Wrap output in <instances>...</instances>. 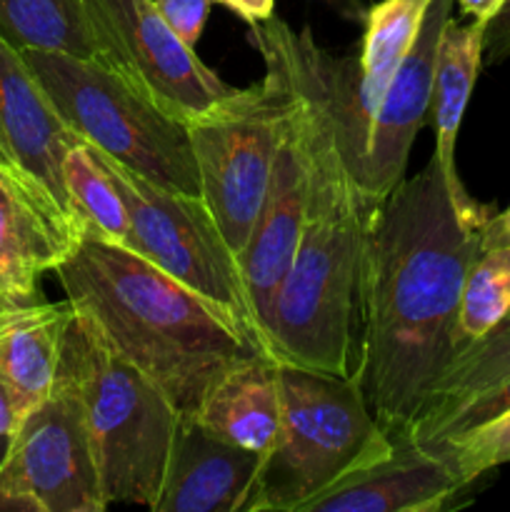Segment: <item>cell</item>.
I'll list each match as a JSON object with an SVG mask.
<instances>
[{
	"mask_svg": "<svg viewBox=\"0 0 510 512\" xmlns=\"http://www.w3.org/2000/svg\"><path fill=\"white\" fill-rule=\"evenodd\" d=\"M490 215L458 210L430 158L415 178L400 180L370 218L353 378L390 438L410 435L458 355L460 295L483 250Z\"/></svg>",
	"mask_w": 510,
	"mask_h": 512,
	"instance_id": "obj_1",
	"label": "cell"
},
{
	"mask_svg": "<svg viewBox=\"0 0 510 512\" xmlns=\"http://www.w3.org/2000/svg\"><path fill=\"white\" fill-rule=\"evenodd\" d=\"M260 25L300 95L310 158L303 233L270 305L265 353L283 365L353 375L360 265L378 203L360 188L363 153L340 113L343 58L320 48L308 28L295 33L275 15Z\"/></svg>",
	"mask_w": 510,
	"mask_h": 512,
	"instance_id": "obj_2",
	"label": "cell"
},
{
	"mask_svg": "<svg viewBox=\"0 0 510 512\" xmlns=\"http://www.w3.org/2000/svg\"><path fill=\"white\" fill-rule=\"evenodd\" d=\"M55 275L68 303L183 415L220 375L263 353L235 315L123 245L83 235Z\"/></svg>",
	"mask_w": 510,
	"mask_h": 512,
	"instance_id": "obj_3",
	"label": "cell"
},
{
	"mask_svg": "<svg viewBox=\"0 0 510 512\" xmlns=\"http://www.w3.org/2000/svg\"><path fill=\"white\" fill-rule=\"evenodd\" d=\"M58 375L78 395L108 505L153 510L183 413L75 308L65 325Z\"/></svg>",
	"mask_w": 510,
	"mask_h": 512,
	"instance_id": "obj_4",
	"label": "cell"
},
{
	"mask_svg": "<svg viewBox=\"0 0 510 512\" xmlns=\"http://www.w3.org/2000/svg\"><path fill=\"white\" fill-rule=\"evenodd\" d=\"M278 438L263 455L243 512H303L340 480L393 450L353 375L280 363Z\"/></svg>",
	"mask_w": 510,
	"mask_h": 512,
	"instance_id": "obj_5",
	"label": "cell"
},
{
	"mask_svg": "<svg viewBox=\"0 0 510 512\" xmlns=\"http://www.w3.org/2000/svg\"><path fill=\"white\" fill-rule=\"evenodd\" d=\"M250 38L263 55V78L188 123L200 198L235 255L248 243L298 105V90L273 38L260 23L250 25Z\"/></svg>",
	"mask_w": 510,
	"mask_h": 512,
	"instance_id": "obj_6",
	"label": "cell"
},
{
	"mask_svg": "<svg viewBox=\"0 0 510 512\" xmlns=\"http://www.w3.org/2000/svg\"><path fill=\"white\" fill-rule=\"evenodd\" d=\"M70 130L160 188L200 195L188 125L160 110L98 58L20 50Z\"/></svg>",
	"mask_w": 510,
	"mask_h": 512,
	"instance_id": "obj_7",
	"label": "cell"
},
{
	"mask_svg": "<svg viewBox=\"0 0 510 512\" xmlns=\"http://www.w3.org/2000/svg\"><path fill=\"white\" fill-rule=\"evenodd\" d=\"M88 148L110 175L128 210L133 230L130 250L235 315L260 343L258 320L240 275L238 255L225 243L205 200L200 195L160 188L103 150L90 143Z\"/></svg>",
	"mask_w": 510,
	"mask_h": 512,
	"instance_id": "obj_8",
	"label": "cell"
},
{
	"mask_svg": "<svg viewBox=\"0 0 510 512\" xmlns=\"http://www.w3.org/2000/svg\"><path fill=\"white\" fill-rule=\"evenodd\" d=\"M78 395L55 375L50 393L20 418L0 465V512L108 510Z\"/></svg>",
	"mask_w": 510,
	"mask_h": 512,
	"instance_id": "obj_9",
	"label": "cell"
},
{
	"mask_svg": "<svg viewBox=\"0 0 510 512\" xmlns=\"http://www.w3.org/2000/svg\"><path fill=\"white\" fill-rule=\"evenodd\" d=\"M95 58L173 118H200L238 88L163 20L155 0H85Z\"/></svg>",
	"mask_w": 510,
	"mask_h": 512,
	"instance_id": "obj_10",
	"label": "cell"
},
{
	"mask_svg": "<svg viewBox=\"0 0 510 512\" xmlns=\"http://www.w3.org/2000/svg\"><path fill=\"white\" fill-rule=\"evenodd\" d=\"M75 143L78 135L53 108L20 50L0 38V145L18 183L78 243L80 233L70 213L63 178L65 153Z\"/></svg>",
	"mask_w": 510,
	"mask_h": 512,
	"instance_id": "obj_11",
	"label": "cell"
},
{
	"mask_svg": "<svg viewBox=\"0 0 510 512\" xmlns=\"http://www.w3.org/2000/svg\"><path fill=\"white\" fill-rule=\"evenodd\" d=\"M455 0H433L413 48L395 70L368 130L360 188L373 203H383L405 178L410 148L430 115L435 60L440 35L453 15Z\"/></svg>",
	"mask_w": 510,
	"mask_h": 512,
	"instance_id": "obj_12",
	"label": "cell"
},
{
	"mask_svg": "<svg viewBox=\"0 0 510 512\" xmlns=\"http://www.w3.org/2000/svg\"><path fill=\"white\" fill-rule=\"evenodd\" d=\"M310 158L305 145L303 123H300V95L293 120L288 125L278 155H275L273 175L265 193L260 213L255 218L250 238L243 253L238 255L240 275L258 320L260 343L265 350V325H268L270 305L280 283L293 265L303 233L305 205H308Z\"/></svg>",
	"mask_w": 510,
	"mask_h": 512,
	"instance_id": "obj_13",
	"label": "cell"
},
{
	"mask_svg": "<svg viewBox=\"0 0 510 512\" xmlns=\"http://www.w3.org/2000/svg\"><path fill=\"white\" fill-rule=\"evenodd\" d=\"M393 440V450L383 460L340 480L310 500L303 512H438L470 490L410 435Z\"/></svg>",
	"mask_w": 510,
	"mask_h": 512,
	"instance_id": "obj_14",
	"label": "cell"
},
{
	"mask_svg": "<svg viewBox=\"0 0 510 512\" xmlns=\"http://www.w3.org/2000/svg\"><path fill=\"white\" fill-rule=\"evenodd\" d=\"M263 455L208 433L180 415L153 512H243Z\"/></svg>",
	"mask_w": 510,
	"mask_h": 512,
	"instance_id": "obj_15",
	"label": "cell"
},
{
	"mask_svg": "<svg viewBox=\"0 0 510 512\" xmlns=\"http://www.w3.org/2000/svg\"><path fill=\"white\" fill-rule=\"evenodd\" d=\"M483 38L485 23H480V20L463 23V20H455L450 15L443 35H440L433 98H430V118H433L435 130L433 158L443 173L445 183H448L453 203L465 215H475V218H483L495 210L490 205L478 203L460 180L458 165H455V143H458L465 108H468L480 65H483Z\"/></svg>",
	"mask_w": 510,
	"mask_h": 512,
	"instance_id": "obj_16",
	"label": "cell"
},
{
	"mask_svg": "<svg viewBox=\"0 0 510 512\" xmlns=\"http://www.w3.org/2000/svg\"><path fill=\"white\" fill-rule=\"evenodd\" d=\"M190 415L208 433L265 455L278 438L283 418L280 363L265 353L240 360L210 385Z\"/></svg>",
	"mask_w": 510,
	"mask_h": 512,
	"instance_id": "obj_17",
	"label": "cell"
},
{
	"mask_svg": "<svg viewBox=\"0 0 510 512\" xmlns=\"http://www.w3.org/2000/svg\"><path fill=\"white\" fill-rule=\"evenodd\" d=\"M73 245L23 185L0 170V300H43L40 278L55 273Z\"/></svg>",
	"mask_w": 510,
	"mask_h": 512,
	"instance_id": "obj_18",
	"label": "cell"
},
{
	"mask_svg": "<svg viewBox=\"0 0 510 512\" xmlns=\"http://www.w3.org/2000/svg\"><path fill=\"white\" fill-rule=\"evenodd\" d=\"M433 0H378L363 15V45L358 70L345 103V123L365 158L368 130L395 70L413 48ZM363 175V173H360Z\"/></svg>",
	"mask_w": 510,
	"mask_h": 512,
	"instance_id": "obj_19",
	"label": "cell"
},
{
	"mask_svg": "<svg viewBox=\"0 0 510 512\" xmlns=\"http://www.w3.org/2000/svg\"><path fill=\"white\" fill-rule=\"evenodd\" d=\"M70 315L73 305L68 298L63 303L0 300V373L13 385L23 413L53 388Z\"/></svg>",
	"mask_w": 510,
	"mask_h": 512,
	"instance_id": "obj_20",
	"label": "cell"
},
{
	"mask_svg": "<svg viewBox=\"0 0 510 512\" xmlns=\"http://www.w3.org/2000/svg\"><path fill=\"white\" fill-rule=\"evenodd\" d=\"M0 38L15 50L95 58L85 0H0Z\"/></svg>",
	"mask_w": 510,
	"mask_h": 512,
	"instance_id": "obj_21",
	"label": "cell"
},
{
	"mask_svg": "<svg viewBox=\"0 0 510 512\" xmlns=\"http://www.w3.org/2000/svg\"><path fill=\"white\" fill-rule=\"evenodd\" d=\"M63 178L80 238L90 235L130 248L133 230H130L128 210L115 183L85 140L78 138V143L65 153Z\"/></svg>",
	"mask_w": 510,
	"mask_h": 512,
	"instance_id": "obj_22",
	"label": "cell"
},
{
	"mask_svg": "<svg viewBox=\"0 0 510 512\" xmlns=\"http://www.w3.org/2000/svg\"><path fill=\"white\" fill-rule=\"evenodd\" d=\"M510 373V313L498 325L488 330L483 338L473 340L465 348L458 350L453 363L443 373V378L435 385L428 405L418 420L433 418L445 413L455 405L465 403L473 395L483 393L485 388L495 385ZM415 420V423H418ZM413 423V425H415Z\"/></svg>",
	"mask_w": 510,
	"mask_h": 512,
	"instance_id": "obj_23",
	"label": "cell"
},
{
	"mask_svg": "<svg viewBox=\"0 0 510 512\" xmlns=\"http://www.w3.org/2000/svg\"><path fill=\"white\" fill-rule=\"evenodd\" d=\"M510 313V248H483L470 265L458 310V340L465 348Z\"/></svg>",
	"mask_w": 510,
	"mask_h": 512,
	"instance_id": "obj_24",
	"label": "cell"
},
{
	"mask_svg": "<svg viewBox=\"0 0 510 512\" xmlns=\"http://www.w3.org/2000/svg\"><path fill=\"white\" fill-rule=\"evenodd\" d=\"M423 448L438 455L465 488H473L475 480L483 478L485 473H493L500 465L510 463V410L473 433L438 440Z\"/></svg>",
	"mask_w": 510,
	"mask_h": 512,
	"instance_id": "obj_25",
	"label": "cell"
},
{
	"mask_svg": "<svg viewBox=\"0 0 510 512\" xmlns=\"http://www.w3.org/2000/svg\"><path fill=\"white\" fill-rule=\"evenodd\" d=\"M510 410V373L495 385L485 388L483 393L473 395L465 403L455 405V408L445 410V413L433 415V418L418 420L410 428V438L420 445L438 443V440L460 438L465 433L483 428V425L493 423L500 415Z\"/></svg>",
	"mask_w": 510,
	"mask_h": 512,
	"instance_id": "obj_26",
	"label": "cell"
},
{
	"mask_svg": "<svg viewBox=\"0 0 510 512\" xmlns=\"http://www.w3.org/2000/svg\"><path fill=\"white\" fill-rule=\"evenodd\" d=\"M210 5L213 0H155V8L163 15L165 23L193 48L208 23Z\"/></svg>",
	"mask_w": 510,
	"mask_h": 512,
	"instance_id": "obj_27",
	"label": "cell"
},
{
	"mask_svg": "<svg viewBox=\"0 0 510 512\" xmlns=\"http://www.w3.org/2000/svg\"><path fill=\"white\" fill-rule=\"evenodd\" d=\"M483 60L490 65L510 60V0H505L498 15L485 25Z\"/></svg>",
	"mask_w": 510,
	"mask_h": 512,
	"instance_id": "obj_28",
	"label": "cell"
},
{
	"mask_svg": "<svg viewBox=\"0 0 510 512\" xmlns=\"http://www.w3.org/2000/svg\"><path fill=\"white\" fill-rule=\"evenodd\" d=\"M23 415V405H20L13 385L0 373V435H13Z\"/></svg>",
	"mask_w": 510,
	"mask_h": 512,
	"instance_id": "obj_29",
	"label": "cell"
},
{
	"mask_svg": "<svg viewBox=\"0 0 510 512\" xmlns=\"http://www.w3.org/2000/svg\"><path fill=\"white\" fill-rule=\"evenodd\" d=\"M213 3H220L228 10H233L248 25L265 23V20L275 15V0H213Z\"/></svg>",
	"mask_w": 510,
	"mask_h": 512,
	"instance_id": "obj_30",
	"label": "cell"
},
{
	"mask_svg": "<svg viewBox=\"0 0 510 512\" xmlns=\"http://www.w3.org/2000/svg\"><path fill=\"white\" fill-rule=\"evenodd\" d=\"M483 248H510V205L493 213L483 228Z\"/></svg>",
	"mask_w": 510,
	"mask_h": 512,
	"instance_id": "obj_31",
	"label": "cell"
},
{
	"mask_svg": "<svg viewBox=\"0 0 510 512\" xmlns=\"http://www.w3.org/2000/svg\"><path fill=\"white\" fill-rule=\"evenodd\" d=\"M505 0H455V5L460 8V13L470 20H480V23L488 25L490 20L498 15V10L503 8Z\"/></svg>",
	"mask_w": 510,
	"mask_h": 512,
	"instance_id": "obj_32",
	"label": "cell"
},
{
	"mask_svg": "<svg viewBox=\"0 0 510 512\" xmlns=\"http://www.w3.org/2000/svg\"><path fill=\"white\" fill-rule=\"evenodd\" d=\"M0 170H5L10 178H15V173H13V168H10V160H8V155H5L3 145H0ZM15 180H18V178H15ZM25 193H28V190H25Z\"/></svg>",
	"mask_w": 510,
	"mask_h": 512,
	"instance_id": "obj_33",
	"label": "cell"
},
{
	"mask_svg": "<svg viewBox=\"0 0 510 512\" xmlns=\"http://www.w3.org/2000/svg\"><path fill=\"white\" fill-rule=\"evenodd\" d=\"M8 448H10V435H0V465H3L5 455H8Z\"/></svg>",
	"mask_w": 510,
	"mask_h": 512,
	"instance_id": "obj_34",
	"label": "cell"
}]
</instances>
